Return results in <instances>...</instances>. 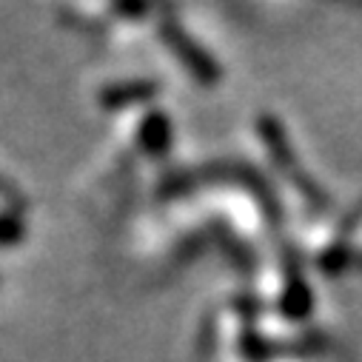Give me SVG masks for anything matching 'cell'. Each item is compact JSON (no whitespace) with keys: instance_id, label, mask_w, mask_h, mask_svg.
Masks as SVG:
<instances>
[{"instance_id":"277c9868","label":"cell","mask_w":362,"mask_h":362,"mask_svg":"<svg viewBox=\"0 0 362 362\" xmlns=\"http://www.w3.org/2000/svg\"><path fill=\"white\" fill-rule=\"evenodd\" d=\"M308 308H311V291H308V286L303 283V277L297 274V271H291L288 291H286V314L288 317H303V314H308Z\"/></svg>"},{"instance_id":"5b68a950","label":"cell","mask_w":362,"mask_h":362,"mask_svg":"<svg viewBox=\"0 0 362 362\" xmlns=\"http://www.w3.org/2000/svg\"><path fill=\"white\" fill-rule=\"evenodd\" d=\"M151 137V151H160L168 146V120L160 115H151V120H146L143 126V140Z\"/></svg>"},{"instance_id":"6da1fadb","label":"cell","mask_w":362,"mask_h":362,"mask_svg":"<svg viewBox=\"0 0 362 362\" xmlns=\"http://www.w3.org/2000/svg\"><path fill=\"white\" fill-rule=\"evenodd\" d=\"M259 132H262V137H265V146H268V151H271V157H274V163L288 174V180L291 183L311 200V203H322V194L314 189V180L305 174V171H300L294 163V151H291V146H288V137H286V132H283V126L277 123V120H271V117H262L259 120Z\"/></svg>"},{"instance_id":"3957f363","label":"cell","mask_w":362,"mask_h":362,"mask_svg":"<svg viewBox=\"0 0 362 362\" xmlns=\"http://www.w3.org/2000/svg\"><path fill=\"white\" fill-rule=\"evenodd\" d=\"M157 92L154 80H129V83H115L103 92V106L109 109H120V106H132L137 100H148Z\"/></svg>"},{"instance_id":"7a4b0ae2","label":"cell","mask_w":362,"mask_h":362,"mask_svg":"<svg viewBox=\"0 0 362 362\" xmlns=\"http://www.w3.org/2000/svg\"><path fill=\"white\" fill-rule=\"evenodd\" d=\"M160 35H163V40L174 49V54L183 60L203 83H214L217 77H220V69H217V63L183 32V29H177V23H163L160 26Z\"/></svg>"},{"instance_id":"52a82bcc","label":"cell","mask_w":362,"mask_h":362,"mask_svg":"<svg viewBox=\"0 0 362 362\" xmlns=\"http://www.w3.org/2000/svg\"><path fill=\"white\" fill-rule=\"evenodd\" d=\"M0 200H6V203H15V206H23L26 200H23V194L9 183V180L0 174Z\"/></svg>"},{"instance_id":"8992f818","label":"cell","mask_w":362,"mask_h":362,"mask_svg":"<svg viewBox=\"0 0 362 362\" xmlns=\"http://www.w3.org/2000/svg\"><path fill=\"white\" fill-rule=\"evenodd\" d=\"M23 237V223L15 214H0V245H12Z\"/></svg>"}]
</instances>
